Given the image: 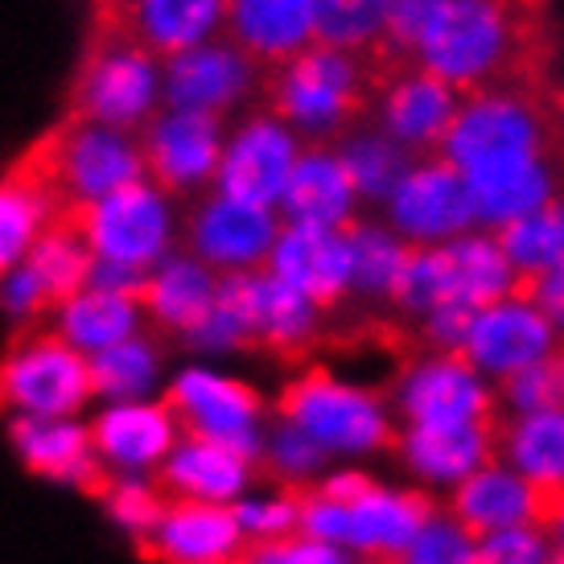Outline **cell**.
<instances>
[{
  "label": "cell",
  "mask_w": 564,
  "mask_h": 564,
  "mask_svg": "<svg viewBox=\"0 0 564 564\" xmlns=\"http://www.w3.org/2000/svg\"><path fill=\"white\" fill-rule=\"evenodd\" d=\"M219 301L239 317V326L248 334V350L301 359L314 343L322 310L301 297L293 284H284L272 268L219 276Z\"/></svg>",
  "instance_id": "cell-13"
},
{
  "label": "cell",
  "mask_w": 564,
  "mask_h": 564,
  "mask_svg": "<svg viewBox=\"0 0 564 564\" xmlns=\"http://www.w3.org/2000/svg\"><path fill=\"white\" fill-rule=\"evenodd\" d=\"M87 231L99 260L124 268H158L173 251L170 198L149 177L128 182L104 203L66 206Z\"/></svg>",
  "instance_id": "cell-11"
},
{
  "label": "cell",
  "mask_w": 564,
  "mask_h": 564,
  "mask_svg": "<svg viewBox=\"0 0 564 564\" xmlns=\"http://www.w3.org/2000/svg\"><path fill=\"white\" fill-rule=\"evenodd\" d=\"M441 158L462 177L502 161L564 158V99L544 75L462 95Z\"/></svg>",
  "instance_id": "cell-2"
},
{
  "label": "cell",
  "mask_w": 564,
  "mask_h": 564,
  "mask_svg": "<svg viewBox=\"0 0 564 564\" xmlns=\"http://www.w3.org/2000/svg\"><path fill=\"white\" fill-rule=\"evenodd\" d=\"M499 421V416H495ZM495 421L482 424H404L395 449L424 486L454 490L495 462Z\"/></svg>",
  "instance_id": "cell-28"
},
{
  "label": "cell",
  "mask_w": 564,
  "mask_h": 564,
  "mask_svg": "<svg viewBox=\"0 0 564 564\" xmlns=\"http://www.w3.org/2000/svg\"><path fill=\"white\" fill-rule=\"evenodd\" d=\"M474 564H561L552 535L532 523V528H507V532L478 535Z\"/></svg>",
  "instance_id": "cell-42"
},
{
  "label": "cell",
  "mask_w": 564,
  "mask_h": 564,
  "mask_svg": "<svg viewBox=\"0 0 564 564\" xmlns=\"http://www.w3.org/2000/svg\"><path fill=\"white\" fill-rule=\"evenodd\" d=\"M507 251L516 272H544L556 260H564V194L556 203L540 206L535 215L511 223L502 231H490Z\"/></svg>",
  "instance_id": "cell-40"
},
{
  "label": "cell",
  "mask_w": 564,
  "mask_h": 564,
  "mask_svg": "<svg viewBox=\"0 0 564 564\" xmlns=\"http://www.w3.org/2000/svg\"><path fill=\"white\" fill-rule=\"evenodd\" d=\"M395 564H404V561H395Z\"/></svg>",
  "instance_id": "cell-52"
},
{
  "label": "cell",
  "mask_w": 564,
  "mask_h": 564,
  "mask_svg": "<svg viewBox=\"0 0 564 564\" xmlns=\"http://www.w3.org/2000/svg\"><path fill=\"white\" fill-rule=\"evenodd\" d=\"M346 236L355 248V293L392 301L412 243H404L395 231H383V227H371V223L359 219L346 223Z\"/></svg>",
  "instance_id": "cell-38"
},
{
  "label": "cell",
  "mask_w": 564,
  "mask_h": 564,
  "mask_svg": "<svg viewBox=\"0 0 564 564\" xmlns=\"http://www.w3.org/2000/svg\"><path fill=\"white\" fill-rule=\"evenodd\" d=\"M441 256H445V276H449V305L482 310V305L511 297L519 272L490 231L449 239V243H441Z\"/></svg>",
  "instance_id": "cell-34"
},
{
  "label": "cell",
  "mask_w": 564,
  "mask_h": 564,
  "mask_svg": "<svg viewBox=\"0 0 564 564\" xmlns=\"http://www.w3.org/2000/svg\"><path fill=\"white\" fill-rule=\"evenodd\" d=\"M549 499V511H544V532L552 535V544H556V556L564 564V495H544Z\"/></svg>",
  "instance_id": "cell-51"
},
{
  "label": "cell",
  "mask_w": 564,
  "mask_h": 564,
  "mask_svg": "<svg viewBox=\"0 0 564 564\" xmlns=\"http://www.w3.org/2000/svg\"><path fill=\"white\" fill-rule=\"evenodd\" d=\"M260 79L264 70L243 50H236L227 37H215L165 63L161 95H165V108L173 111H198V116L227 120L239 104L260 95Z\"/></svg>",
  "instance_id": "cell-15"
},
{
  "label": "cell",
  "mask_w": 564,
  "mask_h": 564,
  "mask_svg": "<svg viewBox=\"0 0 564 564\" xmlns=\"http://www.w3.org/2000/svg\"><path fill=\"white\" fill-rule=\"evenodd\" d=\"M334 149H338V158L346 161V170L355 177L359 198H383L388 203L392 189L404 182V173L416 165V158L408 149H400L383 128H355Z\"/></svg>",
  "instance_id": "cell-36"
},
{
  "label": "cell",
  "mask_w": 564,
  "mask_h": 564,
  "mask_svg": "<svg viewBox=\"0 0 564 564\" xmlns=\"http://www.w3.org/2000/svg\"><path fill=\"white\" fill-rule=\"evenodd\" d=\"M561 346L564 338L532 301L502 297L474 314L470 334H466V343H462L457 355L470 362L482 379L499 383V379L532 367L535 359H544V355L561 350Z\"/></svg>",
  "instance_id": "cell-17"
},
{
  "label": "cell",
  "mask_w": 564,
  "mask_h": 564,
  "mask_svg": "<svg viewBox=\"0 0 564 564\" xmlns=\"http://www.w3.org/2000/svg\"><path fill=\"white\" fill-rule=\"evenodd\" d=\"M301 153H305V141H301L297 132L281 124L276 116L256 108L236 128V137L227 141L219 186L215 189L231 194V198H243V203H260L276 210L289 177L297 170Z\"/></svg>",
  "instance_id": "cell-16"
},
{
  "label": "cell",
  "mask_w": 564,
  "mask_h": 564,
  "mask_svg": "<svg viewBox=\"0 0 564 564\" xmlns=\"http://www.w3.org/2000/svg\"><path fill=\"white\" fill-rule=\"evenodd\" d=\"M231 511L248 540H281V535L301 532L297 486H284L281 495H268V499H239L231 502Z\"/></svg>",
  "instance_id": "cell-45"
},
{
  "label": "cell",
  "mask_w": 564,
  "mask_h": 564,
  "mask_svg": "<svg viewBox=\"0 0 564 564\" xmlns=\"http://www.w3.org/2000/svg\"><path fill=\"white\" fill-rule=\"evenodd\" d=\"M499 416H532V412H564V346L532 367L495 383Z\"/></svg>",
  "instance_id": "cell-41"
},
{
  "label": "cell",
  "mask_w": 564,
  "mask_h": 564,
  "mask_svg": "<svg viewBox=\"0 0 564 564\" xmlns=\"http://www.w3.org/2000/svg\"><path fill=\"white\" fill-rule=\"evenodd\" d=\"M416 66L474 95L540 75L535 0H445L416 50Z\"/></svg>",
  "instance_id": "cell-1"
},
{
  "label": "cell",
  "mask_w": 564,
  "mask_h": 564,
  "mask_svg": "<svg viewBox=\"0 0 564 564\" xmlns=\"http://www.w3.org/2000/svg\"><path fill=\"white\" fill-rule=\"evenodd\" d=\"M87 429H91L95 457L108 470H120V474L158 470L161 462L173 454V445L182 441L177 421H173L165 400H158V404H144V400L111 404Z\"/></svg>",
  "instance_id": "cell-25"
},
{
  "label": "cell",
  "mask_w": 564,
  "mask_h": 564,
  "mask_svg": "<svg viewBox=\"0 0 564 564\" xmlns=\"http://www.w3.org/2000/svg\"><path fill=\"white\" fill-rule=\"evenodd\" d=\"M445 0H392V17H388V33L376 50L392 54L395 63H416L424 33L433 25V17L441 13Z\"/></svg>",
  "instance_id": "cell-48"
},
{
  "label": "cell",
  "mask_w": 564,
  "mask_h": 564,
  "mask_svg": "<svg viewBox=\"0 0 564 564\" xmlns=\"http://www.w3.org/2000/svg\"><path fill=\"white\" fill-rule=\"evenodd\" d=\"M260 462H264L284 486H301L305 474L317 470V466L326 462V449H322L310 433H301L297 424L281 421L272 429V437L264 441V457H260Z\"/></svg>",
  "instance_id": "cell-46"
},
{
  "label": "cell",
  "mask_w": 564,
  "mask_h": 564,
  "mask_svg": "<svg viewBox=\"0 0 564 564\" xmlns=\"http://www.w3.org/2000/svg\"><path fill=\"white\" fill-rule=\"evenodd\" d=\"M268 268L284 284H293L305 301H314L322 314L334 310L346 293H355V248L346 227L329 231V227L284 223Z\"/></svg>",
  "instance_id": "cell-20"
},
{
  "label": "cell",
  "mask_w": 564,
  "mask_h": 564,
  "mask_svg": "<svg viewBox=\"0 0 564 564\" xmlns=\"http://www.w3.org/2000/svg\"><path fill=\"white\" fill-rule=\"evenodd\" d=\"M13 165L30 173L33 182L54 198L58 210L104 203L120 186L144 177L137 132L79 120V116H63L42 137H33L17 153Z\"/></svg>",
  "instance_id": "cell-4"
},
{
  "label": "cell",
  "mask_w": 564,
  "mask_h": 564,
  "mask_svg": "<svg viewBox=\"0 0 564 564\" xmlns=\"http://www.w3.org/2000/svg\"><path fill=\"white\" fill-rule=\"evenodd\" d=\"M227 13L231 0H137L120 33L141 42L158 63H170L223 37Z\"/></svg>",
  "instance_id": "cell-31"
},
{
  "label": "cell",
  "mask_w": 564,
  "mask_h": 564,
  "mask_svg": "<svg viewBox=\"0 0 564 564\" xmlns=\"http://www.w3.org/2000/svg\"><path fill=\"white\" fill-rule=\"evenodd\" d=\"M388 231L412 248H437L449 239L470 236L478 227L466 177L445 158H424L404 173V182L388 198Z\"/></svg>",
  "instance_id": "cell-14"
},
{
  "label": "cell",
  "mask_w": 564,
  "mask_h": 564,
  "mask_svg": "<svg viewBox=\"0 0 564 564\" xmlns=\"http://www.w3.org/2000/svg\"><path fill=\"white\" fill-rule=\"evenodd\" d=\"M141 322V301L124 297V293H108V289H83L79 297H70L54 314L50 326L58 329L70 346H79L87 359H95V355H104L111 346L137 338Z\"/></svg>",
  "instance_id": "cell-33"
},
{
  "label": "cell",
  "mask_w": 564,
  "mask_h": 564,
  "mask_svg": "<svg viewBox=\"0 0 564 564\" xmlns=\"http://www.w3.org/2000/svg\"><path fill=\"white\" fill-rule=\"evenodd\" d=\"M392 0H317V42L346 54H367L383 42Z\"/></svg>",
  "instance_id": "cell-39"
},
{
  "label": "cell",
  "mask_w": 564,
  "mask_h": 564,
  "mask_svg": "<svg viewBox=\"0 0 564 564\" xmlns=\"http://www.w3.org/2000/svg\"><path fill=\"white\" fill-rule=\"evenodd\" d=\"M9 441H13L21 466L37 478L70 482L87 495H108L116 474L95 457L91 429L75 421H46V416H9Z\"/></svg>",
  "instance_id": "cell-21"
},
{
  "label": "cell",
  "mask_w": 564,
  "mask_h": 564,
  "mask_svg": "<svg viewBox=\"0 0 564 564\" xmlns=\"http://www.w3.org/2000/svg\"><path fill=\"white\" fill-rule=\"evenodd\" d=\"M495 462L523 474L540 495H564V412L499 416Z\"/></svg>",
  "instance_id": "cell-32"
},
{
  "label": "cell",
  "mask_w": 564,
  "mask_h": 564,
  "mask_svg": "<svg viewBox=\"0 0 564 564\" xmlns=\"http://www.w3.org/2000/svg\"><path fill=\"white\" fill-rule=\"evenodd\" d=\"M161 371V343L153 334H137L128 343L111 346L104 355L91 359V379H95V395H108L116 404H132L141 400L153 379Z\"/></svg>",
  "instance_id": "cell-37"
},
{
  "label": "cell",
  "mask_w": 564,
  "mask_h": 564,
  "mask_svg": "<svg viewBox=\"0 0 564 564\" xmlns=\"http://www.w3.org/2000/svg\"><path fill=\"white\" fill-rule=\"evenodd\" d=\"M474 549H478V535L466 532L449 511H433L416 544L408 549L404 564H474Z\"/></svg>",
  "instance_id": "cell-44"
},
{
  "label": "cell",
  "mask_w": 564,
  "mask_h": 564,
  "mask_svg": "<svg viewBox=\"0 0 564 564\" xmlns=\"http://www.w3.org/2000/svg\"><path fill=\"white\" fill-rule=\"evenodd\" d=\"M223 37L260 70H276L317 46V0H231Z\"/></svg>",
  "instance_id": "cell-23"
},
{
  "label": "cell",
  "mask_w": 564,
  "mask_h": 564,
  "mask_svg": "<svg viewBox=\"0 0 564 564\" xmlns=\"http://www.w3.org/2000/svg\"><path fill=\"white\" fill-rule=\"evenodd\" d=\"M54 215H58L54 198L30 173L17 165L0 173V276H9L30 256L33 243L46 236Z\"/></svg>",
  "instance_id": "cell-35"
},
{
  "label": "cell",
  "mask_w": 564,
  "mask_h": 564,
  "mask_svg": "<svg viewBox=\"0 0 564 564\" xmlns=\"http://www.w3.org/2000/svg\"><path fill=\"white\" fill-rule=\"evenodd\" d=\"M248 535L231 507L219 502H165V516L141 540V552L161 564H236Z\"/></svg>",
  "instance_id": "cell-22"
},
{
  "label": "cell",
  "mask_w": 564,
  "mask_h": 564,
  "mask_svg": "<svg viewBox=\"0 0 564 564\" xmlns=\"http://www.w3.org/2000/svg\"><path fill=\"white\" fill-rule=\"evenodd\" d=\"M462 111V91L437 75H429L424 66H404L400 75L383 83L379 91V128L392 137L400 149H408L416 161L441 158V144L454 128Z\"/></svg>",
  "instance_id": "cell-19"
},
{
  "label": "cell",
  "mask_w": 564,
  "mask_h": 564,
  "mask_svg": "<svg viewBox=\"0 0 564 564\" xmlns=\"http://www.w3.org/2000/svg\"><path fill=\"white\" fill-rule=\"evenodd\" d=\"M297 499L301 532L338 544L350 556H362L371 564L404 561L421 528L437 511L424 490H388L379 482L355 502L322 499L314 486H297Z\"/></svg>",
  "instance_id": "cell-6"
},
{
  "label": "cell",
  "mask_w": 564,
  "mask_h": 564,
  "mask_svg": "<svg viewBox=\"0 0 564 564\" xmlns=\"http://www.w3.org/2000/svg\"><path fill=\"white\" fill-rule=\"evenodd\" d=\"M511 297L532 301L535 310L549 317L552 326H556V334L564 338V260H556L544 272H519Z\"/></svg>",
  "instance_id": "cell-49"
},
{
  "label": "cell",
  "mask_w": 564,
  "mask_h": 564,
  "mask_svg": "<svg viewBox=\"0 0 564 564\" xmlns=\"http://www.w3.org/2000/svg\"><path fill=\"white\" fill-rule=\"evenodd\" d=\"M104 502H108V516L137 540H144L165 516V499L158 495V486L137 482V478H111Z\"/></svg>",
  "instance_id": "cell-47"
},
{
  "label": "cell",
  "mask_w": 564,
  "mask_h": 564,
  "mask_svg": "<svg viewBox=\"0 0 564 564\" xmlns=\"http://www.w3.org/2000/svg\"><path fill=\"white\" fill-rule=\"evenodd\" d=\"M95 395L91 359L54 326H17L0 355V416L70 421Z\"/></svg>",
  "instance_id": "cell-7"
},
{
  "label": "cell",
  "mask_w": 564,
  "mask_h": 564,
  "mask_svg": "<svg viewBox=\"0 0 564 564\" xmlns=\"http://www.w3.org/2000/svg\"><path fill=\"white\" fill-rule=\"evenodd\" d=\"M400 412L408 424H482L499 416V404L462 355L429 350L400 379Z\"/></svg>",
  "instance_id": "cell-18"
},
{
  "label": "cell",
  "mask_w": 564,
  "mask_h": 564,
  "mask_svg": "<svg viewBox=\"0 0 564 564\" xmlns=\"http://www.w3.org/2000/svg\"><path fill=\"white\" fill-rule=\"evenodd\" d=\"M161 75H165V63H158L128 33L91 30L87 46H83L79 70H75L70 91H66L63 116L141 132L165 108Z\"/></svg>",
  "instance_id": "cell-5"
},
{
  "label": "cell",
  "mask_w": 564,
  "mask_h": 564,
  "mask_svg": "<svg viewBox=\"0 0 564 564\" xmlns=\"http://www.w3.org/2000/svg\"><path fill=\"white\" fill-rule=\"evenodd\" d=\"M256 104L305 144H338L379 108V79L362 54L317 42L293 63L264 70Z\"/></svg>",
  "instance_id": "cell-3"
},
{
  "label": "cell",
  "mask_w": 564,
  "mask_h": 564,
  "mask_svg": "<svg viewBox=\"0 0 564 564\" xmlns=\"http://www.w3.org/2000/svg\"><path fill=\"white\" fill-rule=\"evenodd\" d=\"M137 0H91V30H124Z\"/></svg>",
  "instance_id": "cell-50"
},
{
  "label": "cell",
  "mask_w": 564,
  "mask_h": 564,
  "mask_svg": "<svg viewBox=\"0 0 564 564\" xmlns=\"http://www.w3.org/2000/svg\"><path fill=\"white\" fill-rule=\"evenodd\" d=\"M223 124L215 116H198V111H173L161 108L149 124L137 132L141 141L144 177L170 198V203H198L203 194L219 186L223 170Z\"/></svg>",
  "instance_id": "cell-10"
},
{
  "label": "cell",
  "mask_w": 564,
  "mask_h": 564,
  "mask_svg": "<svg viewBox=\"0 0 564 564\" xmlns=\"http://www.w3.org/2000/svg\"><path fill=\"white\" fill-rule=\"evenodd\" d=\"M219 301V272H210L186 251H170L153 272L141 297L144 329L153 338H182L189 343Z\"/></svg>",
  "instance_id": "cell-24"
},
{
  "label": "cell",
  "mask_w": 564,
  "mask_h": 564,
  "mask_svg": "<svg viewBox=\"0 0 564 564\" xmlns=\"http://www.w3.org/2000/svg\"><path fill=\"white\" fill-rule=\"evenodd\" d=\"M276 416L310 433L326 454H371L400 441L383 400L334 379L326 367H305L281 392Z\"/></svg>",
  "instance_id": "cell-8"
},
{
  "label": "cell",
  "mask_w": 564,
  "mask_h": 564,
  "mask_svg": "<svg viewBox=\"0 0 564 564\" xmlns=\"http://www.w3.org/2000/svg\"><path fill=\"white\" fill-rule=\"evenodd\" d=\"M177 433L194 441H215L243 454L248 462L264 457V437H260V416H264V400L256 388L239 383V379H223L210 371H182L165 392Z\"/></svg>",
  "instance_id": "cell-12"
},
{
  "label": "cell",
  "mask_w": 564,
  "mask_h": 564,
  "mask_svg": "<svg viewBox=\"0 0 564 564\" xmlns=\"http://www.w3.org/2000/svg\"><path fill=\"white\" fill-rule=\"evenodd\" d=\"M466 186H470L478 227L502 231V227L528 219V215H535L540 206H549L561 198L564 194V158L502 161V165L470 173Z\"/></svg>",
  "instance_id": "cell-26"
},
{
  "label": "cell",
  "mask_w": 564,
  "mask_h": 564,
  "mask_svg": "<svg viewBox=\"0 0 564 564\" xmlns=\"http://www.w3.org/2000/svg\"><path fill=\"white\" fill-rule=\"evenodd\" d=\"M281 215L272 206L243 203L223 189H210L198 203L182 206L177 251L194 256L210 272H256L268 268L272 248L281 239Z\"/></svg>",
  "instance_id": "cell-9"
},
{
  "label": "cell",
  "mask_w": 564,
  "mask_h": 564,
  "mask_svg": "<svg viewBox=\"0 0 564 564\" xmlns=\"http://www.w3.org/2000/svg\"><path fill=\"white\" fill-rule=\"evenodd\" d=\"M236 564H355V556L338 544L293 532L281 535V540H248Z\"/></svg>",
  "instance_id": "cell-43"
},
{
  "label": "cell",
  "mask_w": 564,
  "mask_h": 564,
  "mask_svg": "<svg viewBox=\"0 0 564 564\" xmlns=\"http://www.w3.org/2000/svg\"><path fill=\"white\" fill-rule=\"evenodd\" d=\"M251 470H256V462H248V457L227 449V445L182 437L173 445V454L153 470V486L170 490L173 499L231 507V502L243 499Z\"/></svg>",
  "instance_id": "cell-30"
},
{
  "label": "cell",
  "mask_w": 564,
  "mask_h": 564,
  "mask_svg": "<svg viewBox=\"0 0 564 564\" xmlns=\"http://www.w3.org/2000/svg\"><path fill=\"white\" fill-rule=\"evenodd\" d=\"M355 203H359V189H355L346 161L338 158V149L334 144H305L297 170L281 194L276 215H281V223L334 231V227H346L355 219Z\"/></svg>",
  "instance_id": "cell-29"
},
{
  "label": "cell",
  "mask_w": 564,
  "mask_h": 564,
  "mask_svg": "<svg viewBox=\"0 0 564 564\" xmlns=\"http://www.w3.org/2000/svg\"><path fill=\"white\" fill-rule=\"evenodd\" d=\"M445 511L474 535L507 532V528H544V511L549 499L535 490L523 474H516L502 462H490L478 474H470L462 486L449 490Z\"/></svg>",
  "instance_id": "cell-27"
}]
</instances>
